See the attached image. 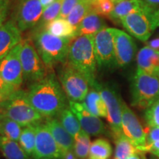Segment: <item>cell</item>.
Segmentation results:
<instances>
[{"instance_id":"cell-1","label":"cell","mask_w":159,"mask_h":159,"mask_svg":"<svg viewBox=\"0 0 159 159\" xmlns=\"http://www.w3.org/2000/svg\"><path fill=\"white\" fill-rule=\"evenodd\" d=\"M30 103L43 118L57 117L69 106V99L53 71L32 83L27 91Z\"/></svg>"},{"instance_id":"cell-2","label":"cell","mask_w":159,"mask_h":159,"mask_svg":"<svg viewBox=\"0 0 159 159\" xmlns=\"http://www.w3.org/2000/svg\"><path fill=\"white\" fill-rule=\"evenodd\" d=\"M33 45L46 66L50 71L67 61L69 45L73 39L55 36L45 30L31 33Z\"/></svg>"},{"instance_id":"cell-3","label":"cell","mask_w":159,"mask_h":159,"mask_svg":"<svg viewBox=\"0 0 159 159\" xmlns=\"http://www.w3.org/2000/svg\"><path fill=\"white\" fill-rule=\"evenodd\" d=\"M67 61L88 80L91 87L97 82V63L94 48V37L78 36L71 41Z\"/></svg>"},{"instance_id":"cell-4","label":"cell","mask_w":159,"mask_h":159,"mask_svg":"<svg viewBox=\"0 0 159 159\" xmlns=\"http://www.w3.org/2000/svg\"><path fill=\"white\" fill-rule=\"evenodd\" d=\"M9 118L21 127L41 122L43 117L30 103L27 91H16L8 98L0 102V119Z\"/></svg>"},{"instance_id":"cell-5","label":"cell","mask_w":159,"mask_h":159,"mask_svg":"<svg viewBox=\"0 0 159 159\" xmlns=\"http://www.w3.org/2000/svg\"><path fill=\"white\" fill-rule=\"evenodd\" d=\"M132 105L147 109L159 99V77L136 71L130 85Z\"/></svg>"},{"instance_id":"cell-6","label":"cell","mask_w":159,"mask_h":159,"mask_svg":"<svg viewBox=\"0 0 159 159\" xmlns=\"http://www.w3.org/2000/svg\"><path fill=\"white\" fill-rule=\"evenodd\" d=\"M57 78L69 100L80 102L84 100L91 85L86 77L68 61L61 64Z\"/></svg>"},{"instance_id":"cell-7","label":"cell","mask_w":159,"mask_h":159,"mask_svg":"<svg viewBox=\"0 0 159 159\" xmlns=\"http://www.w3.org/2000/svg\"><path fill=\"white\" fill-rule=\"evenodd\" d=\"M19 56L23 69L24 80L34 83L44 78L52 71L46 66L31 39L21 41Z\"/></svg>"},{"instance_id":"cell-8","label":"cell","mask_w":159,"mask_h":159,"mask_svg":"<svg viewBox=\"0 0 159 159\" xmlns=\"http://www.w3.org/2000/svg\"><path fill=\"white\" fill-rule=\"evenodd\" d=\"M92 88L96 89L106 105L108 111V122L110 125L113 136L122 134V106L123 100L114 88L109 84L96 82Z\"/></svg>"},{"instance_id":"cell-9","label":"cell","mask_w":159,"mask_h":159,"mask_svg":"<svg viewBox=\"0 0 159 159\" xmlns=\"http://www.w3.org/2000/svg\"><path fill=\"white\" fill-rule=\"evenodd\" d=\"M155 11L150 9L135 12L123 18L120 23L133 36L140 41H148L157 27L154 19Z\"/></svg>"},{"instance_id":"cell-10","label":"cell","mask_w":159,"mask_h":159,"mask_svg":"<svg viewBox=\"0 0 159 159\" xmlns=\"http://www.w3.org/2000/svg\"><path fill=\"white\" fill-rule=\"evenodd\" d=\"M40 0H16L13 20L21 32L35 27L43 14Z\"/></svg>"},{"instance_id":"cell-11","label":"cell","mask_w":159,"mask_h":159,"mask_svg":"<svg viewBox=\"0 0 159 159\" xmlns=\"http://www.w3.org/2000/svg\"><path fill=\"white\" fill-rule=\"evenodd\" d=\"M114 28L105 27L94 36V48L97 66L111 69L116 66L114 43Z\"/></svg>"},{"instance_id":"cell-12","label":"cell","mask_w":159,"mask_h":159,"mask_svg":"<svg viewBox=\"0 0 159 159\" xmlns=\"http://www.w3.org/2000/svg\"><path fill=\"white\" fill-rule=\"evenodd\" d=\"M35 126V150L32 158L33 159L54 158L62 159L63 151L55 142L52 135L45 123L39 122Z\"/></svg>"},{"instance_id":"cell-13","label":"cell","mask_w":159,"mask_h":159,"mask_svg":"<svg viewBox=\"0 0 159 159\" xmlns=\"http://www.w3.org/2000/svg\"><path fill=\"white\" fill-rule=\"evenodd\" d=\"M21 43L0 60V76L8 84L17 89L23 83V69L20 61Z\"/></svg>"},{"instance_id":"cell-14","label":"cell","mask_w":159,"mask_h":159,"mask_svg":"<svg viewBox=\"0 0 159 159\" xmlns=\"http://www.w3.org/2000/svg\"><path fill=\"white\" fill-rule=\"evenodd\" d=\"M122 125L124 134L140 151L146 145V130L143 128L136 114L124 101L122 106Z\"/></svg>"},{"instance_id":"cell-15","label":"cell","mask_w":159,"mask_h":159,"mask_svg":"<svg viewBox=\"0 0 159 159\" xmlns=\"http://www.w3.org/2000/svg\"><path fill=\"white\" fill-rule=\"evenodd\" d=\"M69 106L78 119L81 128L89 136H97L105 134L106 129L102 121L91 114L83 102L69 100Z\"/></svg>"},{"instance_id":"cell-16","label":"cell","mask_w":159,"mask_h":159,"mask_svg":"<svg viewBox=\"0 0 159 159\" xmlns=\"http://www.w3.org/2000/svg\"><path fill=\"white\" fill-rule=\"evenodd\" d=\"M114 43L116 64L118 67L128 66L134 59L136 46L132 37L124 31L114 28Z\"/></svg>"},{"instance_id":"cell-17","label":"cell","mask_w":159,"mask_h":159,"mask_svg":"<svg viewBox=\"0 0 159 159\" xmlns=\"http://www.w3.org/2000/svg\"><path fill=\"white\" fill-rule=\"evenodd\" d=\"M22 41L21 32L13 20L0 25V60Z\"/></svg>"},{"instance_id":"cell-18","label":"cell","mask_w":159,"mask_h":159,"mask_svg":"<svg viewBox=\"0 0 159 159\" xmlns=\"http://www.w3.org/2000/svg\"><path fill=\"white\" fill-rule=\"evenodd\" d=\"M44 123L63 152L73 150L75 144L74 137L66 130L57 117L45 119Z\"/></svg>"},{"instance_id":"cell-19","label":"cell","mask_w":159,"mask_h":159,"mask_svg":"<svg viewBox=\"0 0 159 159\" xmlns=\"http://www.w3.org/2000/svg\"><path fill=\"white\" fill-rule=\"evenodd\" d=\"M137 70L159 77V51L144 47L137 55Z\"/></svg>"},{"instance_id":"cell-20","label":"cell","mask_w":159,"mask_h":159,"mask_svg":"<svg viewBox=\"0 0 159 159\" xmlns=\"http://www.w3.org/2000/svg\"><path fill=\"white\" fill-rule=\"evenodd\" d=\"M150 9L152 8L145 2L144 0H123L120 2L115 4L109 17L114 22L118 23L121 22V20L123 18L130 13Z\"/></svg>"},{"instance_id":"cell-21","label":"cell","mask_w":159,"mask_h":159,"mask_svg":"<svg viewBox=\"0 0 159 159\" xmlns=\"http://www.w3.org/2000/svg\"><path fill=\"white\" fill-rule=\"evenodd\" d=\"M107 27L105 21L94 12L91 11L76 28V37L93 36Z\"/></svg>"},{"instance_id":"cell-22","label":"cell","mask_w":159,"mask_h":159,"mask_svg":"<svg viewBox=\"0 0 159 159\" xmlns=\"http://www.w3.org/2000/svg\"><path fill=\"white\" fill-rule=\"evenodd\" d=\"M82 102L92 114L96 116L107 119L108 111L106 105L96 89L91 87Z\"/></svg>"},{"instance_id":"cell-23","label":"cell","mask_w":159,"mask_h":159,"mask_svg":"<svg viewBox=\"0 0 159 159\" xmlns=\"http://www.w3.org/2000/svg\"><path fill=\"white\" fill-rule=\"evenodd\" d=\"M50 34L64 39H74L76 38V30L66 19H57L47 24L44 27Z\"/></svg>"},{"instance_id":"cell-24","label":"cell","mask_w":159,"mask_h":159,"mask_svg":"<svg viewBox=\"0 0 159 159\" xmlns=\"http://www.w3.org/2000/svg\"><path fill=\"white\" fill-rule=\"evenodd\" d=\"M0 150L5 159H30L19 142L0 136Z\"/></svg>"},{"instance_id":"cell-25","label":"cell","mask_w":159,"mask_h":159,"mask_svg":"<svg viewBox=\"0 0 159 159\" xmlns=\"http://www.w3.org/2000/svg\"><path fill=\"white\" fill-rule=\"evenodd\" d=\"M115 148L114 159H128L133 155L140 152L124 133L114 137Z\"/></svg>"},{"instance_id":"cell-26","label":"cell","mask_w":159,"mask_h":159,"mask_svg":"<svg viewBox=\"0 0 159 159\" xmlns=\"http://www.w3.org/2000/svg\"><path fill=\"white\" fill-rule=\"evenodd\" d=\"M112 152V146L107 139H97L91 144L87 159H110Z\"/></svg>"},{"instance_id":"cell-27","label":"cell","mask_w":159,"mask_h":159,"mask_svg":"<svg viewBox=\"0 0 159 159\" xmlns=\"http://www.w3.org/2000/svg\"><path fill=\"white\" fill-rule=\"evenodd\" d=\"M60 122L62 124L64 128L73 137H75L83 130L78 119L74 113L71 111L69 106L63 109L57 116Z\"/></svg>"},{"instance_id":"cell-28","label":"cell","mask_w":159,"mask_h":159,"mask_svg":"<svg viewBox=\"0 0 159 159\" xmlns=\"http://www.w3.org/2000/svg\"><path fill=\"white\" fill-rule=\"evenodd\" d=\"M62 1L63 0H57L56 2H55L54 3L52 4L51 5H49V7L43 10V14L41 16V19H40L36 26L33 27L32 33L44 30L45 26L47 24L58 18L61 9Z\"/></svg>"},{"instance_id":"cell-29","label":"cell","mask_w":159,"mask_h":159,"mask_svg":"<svg viewBox=\"0 0 159 159\" xmlns=\"http://www.w3.org/2000/svg\"><path fill=\"white\" fill-rule=\"evenodd\" d=\"M18 142L26 154L31 158L34 152L35 145V125H30L24 127Z\"/></svg>"},{"instance_id":"cell-30","label":"cell","mask_w":159,"mask_h":159,"mask_svg":"<svg viewBox=\"0 0 159 159\" xmlns=\"http://www.w3.org/2000/svg\"><path fill=\"white\" fill-rule=\"evenodd\" d=\"M75 144L73 151L78 159H87L91 146L90 136L82 130L74 137Z\"/></svg>"},{"instance_id":"cell-31","label":"cell","mask_w":159,"mask_h":159,"mask_svg":"<svg viewBox=\"0 0 159 159\" xmlns=\"http://www.w3.org/2000/svg\"><path fill=\"white\" fill-rule=\"evenodd\" d=\"M91 5L84 0H80L75 7L71 10L68 17L66 18L67 21L72 25V27L76 30L83 19L90 13Z\"/></svg>"},{"instance_id":"cell-32","label":"cell","mask_w":159,"mask_h":159,"mask_svg":"<svg viewBox=\"0 0 159 159\" xmlns=\"http://www.w3.org/2000/svg\"><path fill=\"white\" fill-rule=\"evenodd\" d=\"M1 135L16 142H19L21 134V126L16 121L9 118H2Z\"/></svg>"},{"instance_id":"cell-33","label":"cell","mask_w":159,"mask_h":159,"mask_svg":"<svg viewBox=\"0 0 159 159\" xmlns=\"http://www.w3.org/2000/svg\"><path fill=\"white\" fill-rule=\"evenodd\" d=\"M90 5L91 11L99 16L109 17L115 4L111 0H95Z\"/></svg>"},{"instance_id":"cell-34","label":"cell","mask_w":159,"mask_h":159,"mask_svg":"<svg viewBox=\"0 0 159 159\" xmlns=\"http://www.w3.org/2000/svg\"><path fill=\"white\" fill-rule=\"evenodd\" d=\"M144 118L149 127L159 128V99L147 108Z\"/></svg>"},{"instance_id":"cell-35","label":"cell","mask_w":159,"mask_h":159,"mask_svg":"<svg viewBox=\"0 0 159 159\" xmlns=\"http://www.w3.org/2000/svg\"><path fill=\"white\" fill-rule=\"evenodd\" d=\"M17 90L19 89L6 83L2 77L0 76V102L8 98L13 93Z\"/></svg>"},{"instance_id":"cell-36","label":"cell","mask_w":159,"mask_h":159,"mask_svg":"<svg viewBox=\"0 0 159 159\" xmlns=\"http://www.w3.org/2000/svg\"><path fill=\"white\" fill-rule=\"evenodd\" d=\"M80 0H63L62 5H61V12H60V15L58 18L61 19H66L68 17V16L71 10L75 7V6L77 5V3Z\"/></svg>"},{"instance_id":"cell-37","label":"cell","mask_w":159,"mask_h":159,"mask_svg":"<svg viewBox=\"0 0 159 159\" xmlns=\"http://www.w3.org/2000/svg\"><path fill=\"white\" fill-rule=\"evenodd\" d=\"M11 0H0V25H2L8 15Z\"/></svg>"},{"instance_id":"cell-38","label":"cell","mask_w":159,"mask_h":159,"mask_svg":"<svg viewBox=\"0 0 159 159\" xmlns=\"http://www.w3.org/2000/svg\"><path fill=\"white\" fill-rule=\"evenodd\" d=\"M146 144L159 141V128L150 127L146 130Z\"/></svg>"},{"instance_id":"cell-39","label":"cell","mask_w":159,"mask_h":159,"mask_svg":"<svg viewBox=\"0 0 159 159\" xmlns=\"http://www.w3.org/2000/svg\"><path fill=\"white\" fill-rule=\"evenodd\" d=\"M140 152H150L159 158V141L145 145L140 150Z\"/></svg>"},{"instance_id":"cell-40","label":"cell","mask_w":159,"mask_h":159,"mask_svg":"<svg viewBox=\"0 0 159 159\" xmlns=\"http://www.w3.org/2000/svg\"><path fill=\"white\" fill-rule=\"evenodd\" d=\"M149 47L151 48L158 50L159 49V38L158 39H155L149 42Z\"/></svg>"},{"instance_id":"cell-41","label":"cell","mask_w":159,"mask_h":159,"mask_svg":"<svg viewBox=\"0 0 159 159\" xmlns=\"http://www.w3.org/2000/svg\"><path fill=\"white\" fill-rule=\"evenodd\" d=\"M144 1L150 7L154 10H156V7L159 6V0H144Z\"/></svg>"},{"instance_id":"cell-42","label":"cell","mask_w":159,"mask_h":159,"mask_svg":"<svg viewBox=\"0 0 159 159\" xmlns=\"http://www.w3.org/2000/svg\"><path fill=\"white\" fill-rule=\"evenodd\" d=\"M56 1L57 0H40V2H41V5H42V7H43V9H45Z\"/></svg>"},{"instance_id":"cell-43","label":"cell","mask_w":159,"mask_h":159,"mask_svg":"<svg viewBox=\"0 0 159 159\" xmlns=\"http://www.w3.org/2000/svg\"><path fill=\"white\" fill-rule=\"evenodd\" d=\"M144 152H139L133 155L130 157H129L128 159H143L144 156Z\"/></svg>"},{"instance_id":"cell-44","label":"cell","mask_w":159,"mask_h":159,"mask_svg":"<svg viewBox=\"0 0 159 159\" xmlns=\"http://www.w3.org/2000/svg\"><path fill=\"white\" fill-rule=\"evenodd\" d=\"M154 19H155V21H156V26L158 27V26H159V9L155 11Z\"/></svg>"},{"instance_id":"cell-45","label":"cell","mask_w":159,"mask_h":159,"mask_svg":"<svg viewBox=\"0 0 159 159\" xmlns=\"http://www.w3.org/2000/svg\"><path fill=\"white\" fill-rule=\"evenodd\" d=\"M111 1H112L113 2H114V4H116V3H118V2H120L123 1V0H111Z\"/></svg>"},{"instance_id":"cell-46","label":"cell","mask_w":159,"mask_h":159,"mask_svg":"<svg viewBox=\"0 0 159 159\" xmlns=\"http://www.w3.org/2000/svg\"><path fill=\"white\" fill-rule=\"evenodd\" d=\"M84 1L87 2H88L89 4H90V5H91V3H93V2H94L95 1V0H84Z\"/></svg>"},{"instance_id":"cell-47","label":"cell","mask_w":159,"mask_h":159,"mask_svg":"<svg viewBox=\"0 0 159 159\" xmlns=\"http://www.w3.org/2000/svg\"><path fill=\"white\" fill-rule=\"evenodd\" d=\"M150 159H159V158H157L156 156H155L154 155H153V156H150Z\"/></svg>"},{"instance_id":"cell-48","label":"cell","mask_w":159,"mask_h":159,"mask_svg":"<svg viewBox=\"0 0 159 159\" xmlns=\"http://www.w3.org/2000/svg\"><path fill=\"white\" fill-rule=\"evenodd\" d=\"M1 132H2V122H1V119H0V136H1Z\"/></svg>"},{"instance_id":"cell-49","label":"cell","mask_w":159,"mask_h":159,"mask_svg":"<svg viewBox=\"0 0 159 159\" xmlns=\"http://www.w3.org/2000/svg\"><path fill=\"white\" fill-rule=\"evenodd\" d=\"M42 159H54V158H42Z\"/></svg>"},{"instance_id":"cell-50","label":"cell","mask_w":159,"mask_h":159,"mask_svg":"<svg viewBox=\"0 0 159 159\" xmlns=\"http://www.w3.org/2000/svg\"><path fill=\"white\" fill-rule=\"evenodd\" d=\"M143 159H147V158H146V157H145V155H144V158H143Z\"/></svg>"}]
</instances>
